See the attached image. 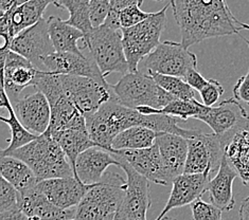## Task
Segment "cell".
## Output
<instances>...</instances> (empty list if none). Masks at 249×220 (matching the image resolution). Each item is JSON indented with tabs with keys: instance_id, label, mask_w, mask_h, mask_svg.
Masks as SVG:
<instances>
[{
	"instance_id": "1",
	"label": "cell",
	"mask_w": 249,
	"mask_h": 220,
	"mask_svg": "<svg viewBox=\"0 0 249 220\" xmlns=\"http://www.w3.org/2000/svg\"><path fill=\"white\" fill-rule=\"evenodd\" d=\"M181 45L190 48L206 39L239 34L249 25L233 15L226 0H171Z\"/></svg>"
},
{
	"instance_id": "2",
	"label": "cell",
	"mask_w": 249,
	"mask_h": 220,
	"mask_svg": "<svg viewBox=\"0 0 249 220\" xmlns=\"http://www.w3.org/2000/svg\"><path fill=\"white\" fill-rule=\"evenodd\" d=\"M178 121L181 120L167 115H143L120 104L115 97L86 120L91 140L97 146L109 152L116 136L130 127H146L156 133L174 134L186 139L193 138L200 133L198 129L179 127Z\"/></svg>"
},
{
	"instance_id": "3",
	"label": "cell",
	"mask_w": 249,
	"mask_h": 220,
	"mask_svg": "<svg viewBox=\"0 0 249 220\" xmlns=\"http://www.w3.org/2000/svg\"><path fill=\"white\" fill-rule=\"evenodd\" d=\"M9 156L25 162L33 170L38 181L74 176L67 156L48 130Z\"/></svg>"
},
{
	"instance_id": "4",
	"label": "cell",
	"mask_w": 249,
	"mask_h": 220,
	"mask_svg": "<svg viewBox=\"0 0 249 220\" xmlns=\"http://www.w3.org/2000/svg\"><path fill=\"white\" fill-rule=\"evenodd\" d=\"M126 192V179L115 171H106L76 206L74 220H114Z\"/></svg>"
},
{
	"instance_id": "5",
	"label": "cell",
	"mask_w": 249,
	"mask_h": 220,
	"mask_svg": "<svg viewBox=\"0 0 249 220\" xmlns=\"http://www.w3.org/2000/svg\"><path fill=\"white\" fill-rule=\"evenodd\" d=\"M112 91L118 102L132 109L150 107L160 110L175 98L157 85L153 77L144 72H128L122 75Z\"/></svg>"
},
{
	"instance_id": "6",
	"label": "cell",
	"mask_w": 249,
	"mask_h": 220,
	"mask_svg": "<svg viewBox=\"0 0 249 220\" xmlns=\"http://www.w3.org/2000/svg\"><path fill=\"white\" fill-rule=\"evenodd\" d=\"M83 43L105 79L110 73L125 75L129 72L123 47L122 29L112 28L104 23L94 28Z\"/></svg>"
},
{
	"instance_id": "7",
	"label": "cell",
	"mask_w": 249,
	"mask_h": 220,
	"mask_svg": "<svg viewBox=\"0 0 249 220\" xmlns=\"http://www.w3.org/2000/svg\"><path fill=\"white\" fill-rule=\"evenodd\" d=\"M170 3L137 26L122 29L123 47L129 72H137L139 64L160 45V37L167 26Z\"/></svg>"
},
{
	"instance_id": "8",
	"label": "cell",
	"mask_w": 249,
	"mask_h": 220,
	"mask_svg": "<svg viewBox=\"0 0 249 220\" xmlns=\"http://www.w3.org/2000/svg\"><path fill=\"white\" fill-rule=\"evenodd\" d=\"M60 75L68 100L87 118L92 117L105 103L114 98L112 85L84 76Z\"/></svg>"
},
{
	"instance_id": "9",
	"label": "cell",
	"mask_w": 249,
	"mask_h": 220,
	"mask_svg": "<svg viewBox=\"0 0 249 220\" xmlns=\"http://www.w3.org/2000/svg\"><path fill=\"white\" fill-rule=\"evenodd\" d=\"M146 74H162L185 79L189 71L197 68V57L181 43L164 40L141 62Z\"/></svg>"
},
{
	"instance_id": "10",
	"label": "cell",
	"mask_w": 249,
	"mask_h": 220,
	"mask_svg": "<svg viewBox=\"0 0 249 220\" xmlns=\"http://www.w3.org/2000/svg\"><path fill=\"white\" fill-rule=\"evenodd\" d=\"M198 121L208 125L213 134L221 139L225 148L236 135L249 127V115L234 98L222 101L217 106L208 107Z\"/></svg>"
},
{
	"instance_id": "11",
	"label": "cell",
	"mask_w": 249,
	"mask_h": 220,
	"mask_svg": "<svg viewBox=\"0 0 249 220\" xmlns=\"http://www.w3.org/2000/svg\"><path fill=\"white\" fill-rule=\"evenodd\" d=\"M188 140V157L183 174H206L218 170L225 157V147L214 134L199 133Z\"/></svg>"
},
{
	"instance_id": "12",
	"label": "cell",
	"mask_w": 249,
	"mask_h": 220,
	"mask_svg": "<svg viewBox=\"0 0 249 220\" xmlns=\"http://www.w3.org/2000/svg\"><path fill=\"white\" fill-rule=\"evenodd\" d=\"M10 50L27 58L43 72V61L55 52L50 38L48 21L40 19L36 25L26 29L12 40Z\"/></svg>"
},
{
	"instance_id": "13",
	"label": "cell",
	"mask_w": 249,
	"mask_h": 220,
	"mask_svg": "<svg viewBox=\"0 0 249 220\" xmlns=\"http://www.w3.org/2000/svg\"><path fill=\"white\" fill-rule=\"evenodd\" d=\"M51 2L53 3V0H30L2 14L0 20L2 46L0 51H9L12 40L17 35L43 19L45 11Z\"/></svg>"
},
{
	"instance_id": "14",
	"label": "cell",
	"mask_w": 249,
	"mask_h": 220,
	"mask_svg": "<svg viewBox=\"0 0 249 220\" xmlns=\"http://www.w3.org/2000/svg\"><path fill=\"white\" fill-rule=\"evenodd\" d=\"M2 89L14 104L27 87L34 86L38 70L27 58L13 51L1 52Z\"/></svg>"
},
{
	"instance_id": "15",
	"label": "cell",
	"mask_w": 249,
	"mask_h": 220,
	"mask_svg": "<svg viewBox=\"0 0 249 220\" xmlns=\"http://www.w3.org/2000/svg\"><path fill=\"white\" fill-rule=\"evenodd\" d=\"M126 175V192L117 213L127 220H146L151 206L150 181L125 161H119Z\"/></svg>"
},
{
	"instance_id": "16",
	"label": "cell",
	"mask_w": 249,
	"mask_h": 220,
	"mask_svg": "<svg viewBox=\"0 0 249 220\" xmlns=\"http://www.w3.org/2000/svg\"><path fill=\"white\" fill-rule=\"evenodd\" d=\"M114 157L119 161H125L140 175L145 177L150 182L167 186L172 183L158 145L155 143L152 147L137 151H110Z\"/></svg>"
},
{
	"instance_id": "17",
	"label": "cell",
	"mask_w": 249,
	"mask_h": 220,
	"mask_svg": "<svg viewBox=\"0 0 249 220\" xmlns=\"http://www.w3.org/2000/svg\"><path fill=\"white\" fill-rule=\"evenodd\" d=\"M12 106L18 120L29 132L40 135L48 130L51 108L45 94L36 91L17 100Z\"/></svg>"
},
{
	"instance_id": "18",
	"label": "cell",
	"mask_w": 249,
	"mask_h": 220,
	"mask_svg": "<svg viewBox=\"0 0 249 220\" xmlns=\"http://www.w3.org/2000/svg\"><path fill=\"white\" fill-rule=\"evenodd\" d=\"M43 72L53 74L84 76L89 79L106 82L96 62L91 56L79 55L74 53L54 52L43 61Z\"/></svg>"
},
{
	"instance_id": "19",
	"label": "cell",
	"mask_w": 249,
	"mask_h": 220,
	"mask_svg": "<svg viewBox=\"0 0 249 220\" xmlns=\"http://www.w3.org/2000/svg\"><path fill=\"white\" fill-rule=\"evenodd\" d=\"M92 186H86L74 176L39 181L37 188L55 206L62 210L74 209Z\"/></svg>"
},
{
	"instance_id": "20",
	"label": "cell",
	"mask_w": 249,
	"mask_h": 220,
	"mask_svg": "<svg viewBox=\"0 0 249 220\" xmlns=\"http://www.w3.org/2000/svg\"><path fill=\"white\" fill-rule=\"evenodd\" d=\"M211 177L206 174H182L172 182V191L168 202L155 220H161L168 213L177 207L191 205L199 200L208 189Z\"/></svg>"
},
{
	"instance_id": "21",
	"label": "cell",
	"mask_w": 249,
	"mask_h": 220,
	"mask_svg": "<svg viewBox=\"0 0 249 220\" xmlns=\"http://www.w3.org/2000/svg\"><path fill=\"white\" fill-rule=\"evenodd\" d=\"M111 165L120 168L114 154L102 147L93 146L82 152L76 159L74 177L86 186H94L101 182Z\"/></svg>"
},
{
	"instance_id": "22",
	"label": "cell",
	"mask_w": 249,
	"mask_h": 220,
	"mask_svg": "<svg viewBox=\"0 0 249 220\" xmlns=\"http://www.w3.org/2000/svg\"><path fill=\"white\" fill-rule=\"evenodd\" d=\"M18 206L29 218L40 220H74L76 207L62 210L55 206L37 188V186L29 191L19 193Z\"/></svg>"
},
{
	"instance_id": "23",
	"label": "cell",
	"mask_w": 249,
	"mask_h": 220,
	"mask_svg": "<svg viewBox=\"0 0 249 220\" xmlns=\"http://www.w3.org/2000/svg\"><path fill=\"white\" fill-rule=\"evenodd\" d=\"M156 144L161 154L172 181L185 171L188 157V140L183 136L168 133H158Z\"/></svg>"
},
{
	"instance_id": "24",
	"label": "cell",
	"mask_w": 249,
	"mask_h": 220,
	"mask_svg": "<svg viewBox=\"0 0 249 220\" xmlns=\"http://www.w3.org/2000/svg\"><path fill=\"white\" fill-rule=\"evenodd\" d=\"M238 176V172L225 156L216 175L209 181L207 192L209 193L211 203L223 212H230L235 205L233 181Z\"/></svg>"
},
{
	"instance_id": "25",
	"label": "cell",
	"mask_w": 249,
	"mask_h": 220,
	"mask_svg": "<svg viewBox=\"0 0 249 220\" xmlns=\"http://www.w3.org/2000/svg\"><path fill=\"white\" fill-rule=\"evenodd\" d=\"M47 21L55 52L74 53L79 55L85 54L78 46V41L84 39V34L82 31L57 16H50Z\"/></svg>"
},
{
	"instance_id": "26",
	"label": "cell",
	"mask_w": 249,
	"mask_h": 220,
	"mask_svg": "<svg viewBox=\"0 0 249 220\" xmlns=\"http://www.w3.org/2000/svg\"><path fill=\"white\" fill-rule=\"evenodd\" d=\"M0 174L19 193L29 191L39 182L33 170L25 162L12 156L0 158Z\"/></svg>"
},
{
	"instance_id": "27",
	"label": "cell",
	"mask_w": 249,
	"mask_h": 220,
	"mask_svg": "<svg viewBox=\"0 0 249 220\" xmlns=\"http://www.w3.org/2000/svg\"><path fill=\"white\" fill-rule=\"evenodd\" d=\"M0 106L7 108L9 112L8 118H5L3 116L0 117V120L7 124L11 130V140L9 142V145L5 150L1 151V156H9V154L11 152H13L14 151L31 143L32 141L37 139L38 135L29 132V130L26 129L25 126L21 124V122L18 120V118H17L15 114L13 106H12L7 93L4 92L3 89H1V96H0Z\"/></svg>"
},
{
	"instance_id": "28",
	"label": "cell",
	"mask_w": 249,
	"mask_h": 220,
	"mask_svg": "<svg viewBox=\"0 0 249 220\" xmlns=\"http://www.w3.org/2000/svg\"><path fill=\"white\" fill-rule=\"evenodd\" d=\"M52 138L62 147L63 152L66 154L71 166H72L73 171L76 159L80 154L93 146H97L90 138L87 126L64 130V132L55 135Z\"/></svg>"
},
{
	"instance_id": "29",
	"label": "cell",
	"mask_w": 249,
	"mask_h": 220,
	"mask_svg": "<svg viewBox=\"0 0 249 220\" xmlns=\"http://www.w3.org/2000/svg\"><path fill=\"white\" fill-rule=\"evenodd\" d=\"M225 156L249 187V127L242 130L225 148Z\"/></svg>"
},
{
	"instance_id": "30",
	"label": "cell",
	"mask_w": 249,
	"mask_h": 220,
	"mask_svg": "<svg viewBox=\"0 0 249 220\" xmlns=\"http://www.w3.org/2000/svg\"><path fill=\"white\" fill-rule=\"evenodd\" d=\"M157 135L158 133L146 127H130L116 136L111 144V151L145 150L156 143Z\"/></svg>"
},
{
	"instance_id": "31",
	"label": "cell",
	"mask_w": 249,
	"mask_h": 220,
	"mask_svg": "<svg viewBox=\"0 0 249 220\" xmlns=\"http://www.w3.org/2000/svg\"><path fill=\"white\" fill-rule=\"evenodd\" d=\"M207 108L208 107L205 106L203 103L197 102L196 99L190 101L175 99L168 106H165L164 108L160 110L153 109L150 107H139L136 110H138L143 115H167L179 118L181 121H187L190 118L198 120L205 114Z\"/></svg>"
},
{
	"instance_id": "32",
	"label": "cell",
	"mask_w": 249,
	"mask_h": 220,
	"mask_svg": "<svg viewBox=\"0 0 249 220\" xmlns=\"http://www.w3.org/2000/svg\"><path fill=\"white\" fill-rule=\"evenodd\" d=\"M89 2L90 0H53L56 8L69 12L67 22L82 31L84 39L89 36L94 29L89 17Z\"/></svg>"
},
{
	"instance_id": "33",
	"label": "cell",
	"mask_w": 249,
	"mask_h": 220,
	"mask_svg": "<svg viewBox=\"0 0 249 220\" xmlns=\"http://www.w3.org/2000/svg\"><path fill=\"white\" fill-rule=\"evenodd\" d=\"M152 77L159 87L178 100H195V90L181 77L154 74Z\"/></svg>"
},
{
	"instance_id": "34",
	"label": "cell",
	"mask_w": 249,
	"mask_h": 220,
	"mask_svg": "<svg viewBox=\"0 0 249 220\" xmlns=\"http://www.w3.org/2000/svg\"><path fill=\"white\" fill-rule=\"evenodd\" d=\"M19 192L1 177L0 180V213L18 207Z\"/></svg>"
},
{
	"instance_id": "35",
	"label": "cell",
	"mask_w": 249,
	"mask_h": 220,
	"mask_svg": "<svg viewBox=\"0 0 249 220\" xmlns=\"http://www.w3.org/2000/svg\"><path fill=\"white\" fill-rule=\"evenodd\" d=\"M192 216L194 220H223V211L212 203H207L201 199L191 204Z\"/></svg>"
},
{
	"instance_id": "36",
	"label": "cell",
	"mask_w": 249,
	"mask_h": 220,
	"mask_svg": "<svg viewBox=\"0 0 249 220\" xmlns=\"http://www.w3.org/2000/svg\"><path fill=\"white\" fill-rule=\"evenodd\" d=\"M110 0H90L89 17L93 28H99L104 25L110 13Z\"/></svg>"
},
{
	"instance_id": "37",
	"label": "cell",
	"mask_w": 249,
	"mask_h": 220,
	"mask_svg": "<svg viewBox=\"0 0 249 220\" xmlns=\"http://www.w3.org/2000/svg\"><path fill=\"white\" fill-rule=\"evenodd\" d=\"M152 15V13L143 12L138 5H133L119 12V21L122 29H128L137 26L138 23L144 21Z\"/></svg>"
},
{
	"instance_id": "38",
	"label": "cell",
	"mask_w": 249,
	"mask_h": 220,
	"mask_svg": "<svg viewBox=\"0 0 249 220\" xmlns=\"http://www.w3.org/2000/svg\"><path fill=\"white\" fill-rule=\"evenodd\" d=\"M199 93L201 100H203V104L207 107H213V105L217 103L218 100L223 96L224 88L218 81L210 79L208 84Z\"/></svg>"
},
{
	"instance_id": "39",
	"label": "cell",
	"mask_w": 249,
	"mask_h": 220,
	"mask_svg": "<svg viewBox=\"0 0 249 220\" xmlns=\"http://www.w3.org/2000/svg\"><path fill=\"white\" fill-rule=\"evenodd\" d=\"M233 96L239 102H244L249 105V70L236 82L233 87Z\"/></svg>"
},
{
	"instance_id": "40",
	"label": "cell",
	"mask_w": 249,
	"mask_h": 220,
	"mask_svg": "<svg viewBox=\"0 0 249 220\" xmlns=\"http://www.w3.org/2000/svg\"><path fill=\"white\" fill-rule=\"evenodd\" d=\"M183 80H185L195 91H198V92L203 90V89L206 87V85L208 84V81H209L205 79V77L201 75L196 69L189 71L188 74Z\"/></svg>"
},
{
	"instance_id": "41",
	"label": "cell",
	"mask_w": 249,
	"mask_h": 220,
	"mask_svg": "<svg viewBox=\"0 0 249 220\" xmlns=\"http://www.w3.org/2000/svg\"><path fill=\"white\" fill-rule=\"evenodd\" d=\"M143 3V0H110L111 10L120 12L124 9L133 7V5H140Z\"/></svg>"
},
{
	"instance_id": "42",
	"label": "cell",
	"mask_w": 249,
	"mask_h": 220,
	"mask_svg": "<svg viewBox=\"0 0 249 220\" xmlns=\"http://www.w3.org/2000/svg\"><path fill=\"white\" fill-rule=\"evenodd\" d=\"M0 220H29V218L18 206L16 209L0 213Z\"/></svg>"
},
{
	"instance_id": "43",
	"label": "cell",
	"mask_w": 249,
	"mask_h": 220,
	"mask_svg": "<svg viewBox=\"0 0 249 220\" xmlns=\"http://www.w3.org/2000/svg\"><path fill=\"white\" fill-rule=\"evenodd\" d=\"M240 220H249V197L242 201L239 212Z\"/></svg>"
},
{
	"instance_id": "44",
	"label": "cell",
	"mask_w": 249,
	"mask_h": 220,
	"mask_svg": "<svg viewBox=\"0 0 249 220\" xmlns=\"http://www.w3.org/2000/svg\"><path fill=\"white\" fill-rule=\"evenodd\" d=\"M16 8L14 0H0V10H1V15L7 13L10 10Z\"/></svg>"
},
{
	"instance_id": "45",
	"label": "cell",
	"mask_w": 249,
	"mask_h": 220,
	"mask_svg": "<svg viewBox=\"0 0 249 220\" xmlns=\"http://www.w3.org/2000/svg\"><path fill=\"white\" fill-rule=\"evenodd\" d=\"M14 1H15L16 7H19V5L25 4V3H27L28 1H30V0H14Z\"/></svg>"
},
{
	"instance_id": "46",
	"label": "cell",
	"mask_w": 249,
	"mask_h": 220,
	"mask_svg": "<svg viewBox=\"0 0 249 220\" xmlns=\"http://www.w3.org/2000/svg\"><path fill=\"white\" fill-rule=\"evenodd\" d=\"M161 220H177V219H175V218H173V217H170V216H164Z\"/></svg>"
},
{
	"instance_id": "47",
	"label": "cell",
	"mask_w": 249,
	"mask_h": 220,
	"mask_svg": "<svg viewBox=\"0 0 249 220\" xmlns=\"http://www.w3.org/2000/svg\"><path fill=\"white\" fill-rule=\"evenodd\" d=\"M29 220H40V219H38V218H29Z\"/></svg>"
},
{
	"instance_id": "48",
	"label": "cell",
	"mask_w": 249,
	"mask_h": 220,
	"mask_svg": "<svg viewBox=\"0 0 249 220\" xmlns=\"http://www.w3.org/2000/svg\"><path fill=\"white\" fill-rule=\"evenodd\" d=\"M244 39H245V38H244ZM245 41H246L247 45H248V47H249V40H248V39H245Z\"/></svg>"
},
{
	"instance_id": "49",
	"label": "cell",
	"mask_w": 249,
	"mask_h": 220,
	"mask_svg": "<svg viewBox=\"0 0 249 220\" xmlns=\"http://www.w3.org/2000/svg\"><path fill=\"white\" fill-rule=\"evenodd\" d=\"M155 1H163V0H155Z\"/></svg>"
}]
</instances>
